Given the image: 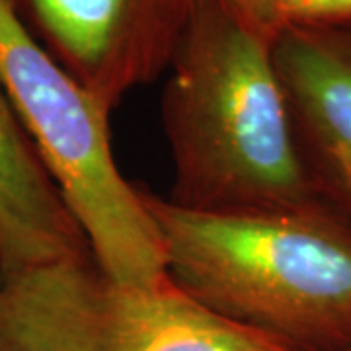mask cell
<instances>
[{
  "instance_id": "6da1fadb",
  "label": "cell",
  "mask_w": 351,
  "mask_h": 351,
  "mask_svg": "<svg viewBox=\"0 0 351 351\" xmlns=\"http://www.w3.org/2000/svg\"><path fill=\"white\" fill-rule=\"evenodd\" d=\"M277 36V34H276ZM274 34L199 0L166 69V197L191 211L316 203L274 63Z\"/></svg>"
},
{
  "instance_id": "7a4b0ae2",
  "label": "cell",
  "mask_w": 351,
  "mask_h": 351,
  "mask_svg": "<svg viewBox=\"0 0 351 351\" xmlns=\"http://www.w3.org/2000/svg\"><path fill=\"white\" fill-rule=\"evenodd\" d=\"M141 189L168 277L293 351L351 350V223L326 203L191 211Z\"/></svg>"
},
{
  "instance_id": "3957f363",
  "label": "cell",
  "mask_w": 351,
  "mask_h": 351,
  "mask_svg": "<svg viewBox=\"0 0 351 351\" xmlns=\"http://www.w3.org/2000/svg\"><path fill=\"white\" fill-rule=\"evenodd\" d=\"M0 88L96 263L125 283H152L166 276L141 189L115 162L110 112L39 45L8 0H0Z\"/></svg>"
},
{
  "instance_id": "277c9868",
  "label": "cell",
  "mask_w": 351,
  "mask_h": 351,
  "mask_svg": "<svg viewBox=\"0 0 351 351\" xmlns=\"http://www.w3.org/2000/svg\"><path fill=\"white\" fill-rule=\"evenodd\" d=\"M0 351H293L217 316L168 274L108 276L94 256L0 276Z\"/></svg>"
},
{
  "instance_id": "5b68a950",
  "label": "cell",
  "mask_w": 351,
  "mask_h": 351,
  "mask_svg": "<svg viewBox=\"0 0 351 351\" xmlns=\"http://www.w3.org/2000/svg\"><path fill=\"white\" fill-rule=\"evenodd\" d=\"M199 0H8L106 112L164 76Z\"/></svg>"
},
{
  "instance_id": "8992f818",
  "label": "cell",
  "mask_w": 351,
  "mask_h": 351,
  "mask_svg": "<svg viewBox=\"0 0 351 351\" xmlns=\"http://www.w3.org/2000/svg\"><path fill=\"white\" fill-rule=\"evenodd\" d=\"M274 63L314 191L351 223V27L285 25Z\"/></svg>"
},
{
  "instance_id": "52a82bcc",
  "label": "cell",
  "mask_w": 351,
  "mask_h": 351,
  "mask_svg": "<svg viewBox=\"0 0 351 351\" xmlns=\"http://www.w3.org/2000/svg\"><path fill=\"white\" fill-rule=\"evenodd\" d=\"M92 256L0 88V276Z\"/></svg>"
},
{
  "instance_id": "ba28073f",
  "label": "cell",
  "mask_w": 351,
  "mask_h": 351,
  "mask_svg": "<svg viewBox=\"0 0 351 351\" xmlns=\"http://www.w3.org/2000/svg\"><path fill=\"white\" fill-rule=\"evenodd\" d=\"M276 27L332 25L351 27V0H277Z\"/></svg>"
},
{
  "instance_id": "9c48e42d",
  "label": "cell",
  "mask_w": 351,
  "mask_h": 351,
  "mask_svg": "<svg viewBox=\"0 0 351 351\" xmlns=\"http://www.w3.org/2000/svg\"><path fill=\"white\" fill-rule=\"evenodd\" d=\"M226 6L230 12L246 20L248 24L260 27L263 32L277 34L276 27V4L277 0H217Z\"/></svg>"
},
{
  "instance_id": "30bf717a",
  "label": "cell",
  "mask_w": 351,
  "mask_h": 351,
  "mask_svg": "<svg viewBox=\"0 0 351 351\" xmlns=\"http://www.w3.org/2000/svg\"><path fill=\"white\" fill-rule=\"evenodd\" d=\"M350 351H351V350H350Z\"/></svg>"
}]
</instances>
